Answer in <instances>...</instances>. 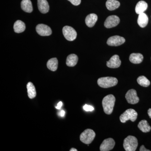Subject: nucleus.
I'll return each instance as SVG.
<instances>
[{
    "mask_svg": "<svg viewBox=\"0 0 151 151\" xmlns=\"http://www.w3.org/2000/svg\"><path fill=\"white\" fill-rule=\"evenodd\" d=\"M78 61V57L76 55L71 54L67 57L66 63L69 67H73L76 65Z\"/></svg>",
    "mask_w": 151,
    "mask_h": 151,
    "instance_id": "18",
    "label": "nucleus"
},
{
    "mask_svg": "<svg viewBox=\"0 0 151 151\" xmlns=\"http://www.w3.org/2000/svg\"><path fill=\"white\" fill-rule=\"evenodd\" d=\"M118 79L113 77H102L97 80L98 85L103 88H110L116 86L118 84Z\"/></svg>",
    "mask_w": 151,
    "mask_h": 151,
    "instance_id": "2",
    "label": "nucleus"
},
{
    "mask_svg": "<svg viewBox=\"0 0 151 151\" xmlns=\"http://www.w3.org/2000/svg\"><path fill=\"white\" fill-rule=\"evenodd\" d=\"M124 147L126 151H135L138 147L137 139L135 137L129 136L124 139Z\"/></svg>",
    "mask_w": 151,
    "mask_h": 151,
    "instance_id": "3",
    "label": "nucleus"
},
{
    "mask_svg": "<svg viewBox=\"0 0 151 151\" xmlns=\"http://www.w3.org/2000/svg\"><path fill=\"white\" fill-rule=\"evenodd\" d=\"M125 41L124 38L120 36H113L108 39L107 43L109 46H118L124 44Z\"/></svg>",
    "mask_w": 151,
    "mask_h": 151,
    "instance_id": "7",
    "label": "nucleus"
},
{
    "mask_svg": "<svg viewBox=\"0 0 151 151\" xmlns=\"http://www.w3.org/2000/svg\"><path fill=\"white\" fill-rule=\"evenodd\" d=\"M62 102H59V103H58V104L57 105V106L56 107H55V108H56V109H58V110H59V109H60V108H61V107H62Z\"/></svg>",
    "mask_w": 151,
    "mask_h": 151,
    "instance_id": "29",
    "label": "nucleus"
},
{
    "mask_svg": "<svg viewBox=\"0 0 151 151\" xmlns=\"http://www.w3.org/2000/svg\"><path fill=\"white\" fill-rule=\"evenodd\" d=\"M147 4L145 1H141L137 4L135 8V12L136 13L139 14L144 13L147 9Z\"/></svg>",
    "mask_w": 151,
    "mask_h": 151,
    "instance_id": "17",
    "label": "nucleus"
},
{
    "mask_svg": "<svg viewBox=\"0 0 151 151\" xmlns=\"http://www.w3.org/2000/svg\"><path fill=\"white\" fill-rule=\"evenodd\" d=\"M26 26L24 23L21 20H17L15 22L14 29L15 32L20 33L23 32L25 30Z\"/></svg>",
    "mask_w": 151,
    "mask_h": 151,
    "instance_id": "20",
    "label": "nucleus"
},
{
    "mask_svg": "<svg viewBox=\"0 0 151 151\" xmlns=\"http://www.w3.org/2000/svg\"><path fill=\"white\" fill-rule=\"evenodd\" d=\"M137 81L138 84L144 87H147L150 84V81L144 76H142L138 77Z\"/></svg>",
    "mask_w": 151,
    "mask_h": 151,
    "instance_id": "25",
    "label": "nucleus"
},
{
    "mask_svg": "<svg viewBox=\"0 0 151 151\" xmlns=\"http://www.w3.org/2000/svg\"><path fill=\"white\" fill-rule=\"evenodd\" d=\"M140 151H150V150H147L145 148V146L144 145H142L140 148L139 149Z\"/></svg>",
    "mask_w": 151,
    "mask_h": 151,
    "instance_id": "28",
    "label": "nucleus"
},
{
    "mask_svg": "<svg viewBox=\"0 0 151 151\" xmlns=\"http://www.w3.org/2000/svg\"><path fill=\"white\" fill-rule=\"evenodd\" d=\"M120 22V19L117 16H110L105 20L104 26L107 28H111L118 25Z\"/></svg>",
    "mask_w": 151,
    "mask_h": 151,
    "instance_id": "9",
    "label": "nucleus"
},
{
    "mask_svg": "<svg viewBox=\"0 0 151 151\" xmlns=\"http://www.w3.org/2000/svg\"><path fill=\"white\" fill-rule=\"evenodd\" d=\"M121 60L119 56L117 55H115L111 58L109 61H107V66L110 68H118L121 65Z\"/></svg>",
    "mask_w": 151,
    "mask_h": 151,
    "instance_id": "12",
    "label": "nucleus"
},
{
    "mask_svg": "<svg viewBox=\"0 0 151 151\" xmlns=\"http://www.w3.org/2000/svg\"><path fill=\"white\" fill-rule=\"evenodd\" d=\"M96 134L94 131L90 129H87L81 133L80 139L84 144L89 145L92 142Z\"/></svg>",
    "mask_w": 151,
    "mask_h": 151,
    "instance_id": "5",
    "label": "nucleus"
},
{
    "mask_svg": "<svg viewBox=\"0 0 151 151\" xmlns=\"http://www.w3.org/2000/svg\"><path fill=\"white\" fill-rule=\"evenodd\" d=\"M74 6H78L81 4V0H68Z\"/></svg>",
    "mask_w": 151,
    "mask_h": 151,
    "instance_id": "27",
    "label": "nucleus"
},
{
    "mask_svg": "<svg viewBox=\"0 0 151 151\" xmlns=\"http://www.w3.org/2000/svg\"><path fill=\"white\" fill-rule=\"evenodd\" d=\"M148 114L149 117L151 119V109L150 108L148 111Z\"/></svg>",
    "mask_w": 151,
    "mask_h": 151,
    "instance_id": "31",
    "label": "nucleus"
},
{
    "mask_svg": "<svg viewBox=\"0 0 151 151\" xmlns=\"http://www.w3.org/2000/svg\"><path fill=\"white\" fill-rule=\"evenodd\" d=\"M83 109L86 111H92L94 110V108L91 105H85L83 106Z\"/></svg>",
    "mask_w": 151,
    "mask_h": 151,
    "instance_id": "26",
    "label": "nucleus"
},
{
    "mask_svg": "<svg viewBox=\"0 0 151 151\" xmlns=\"http://www.w3.org/2000/svg\"><path fill=\"white\" fill-rule=\"evenodd\" d=\"M120 6V2L116 0H108L106 2V7L110 11L115 10Z\"/></svg>",
    "mask_w": 151,
    "mask_h": 151,
    "instance_id": "21",
    "label": "nucleus"
},
{
    "mask_svg": "<svg viewBox=\"0 0 151 151\" xmlns=\"http://www.w3.org/2000/svg\"><path fill=\"white\" fill-rule=\"evenodd\" d=\"M63 33L67 40L72 41L75 40L77 36V33L73 27L65 26L63 29Z\"/></svg>",
    "mask_w": 151,
    "mask_h": 151,
    "instance_id": "6",
    "label": "nucleus"
},
{
    "mask_svg": "<svg viewBox=\"0 0 151 151\" xmlns=\"http://www.w3.org/2000/svg\"><path fill=\"white\" fill-rule=\"evenodd\" d=\"M98 19V17L96 14H89L85 19V23L88 27H92L95 25Z\"/></svg>",
    "mask_w": 151,
    "mask_h": 151,
    "instance_id": "14",
    "label": "nucleus"
},
{
    "mask_svg": "<svg viewBox=\"0 0 151 151\" xmlns=\"http://www.w3.org/2000/svg\"><path fill=\"white\" fill-rule=\"evenodd\" d=\"M137 113L134 109H129L121 115L120 121L123 123H126L128 120L134 122L137 120Z\"/></svg>",
    "mask_w": 151,
    "mask_h": 151,
    "instance_id": "4",
    "label": "nucleus"
},
{
    "mask_svg": "<svg viewBox=\"0 0 151 151\" xmlns=\"http://www.w3.org/2000/svg\"><path fill=\"white\" fill-rule=\"evenodd\" d=\"M126 99L128 103L131 104H135L139 101V99L137 96V91L134 89L129 90L126 94Z\"/></svg>",
    "mask_w": 151,
    "mask_h": 151,
    "instance_id": "8",
    "label": "nucleus"
},
{
    "mask_svg": "<svg viewBox=\"0 0 151 151\" xmlns=\"http://www.w3.org/2000/svg\"><path fill=\"white\" fill-rule=\"evenodd\" d=\"M65 111H63V110H62V111L59 112V115L60 116H61V117H63V116H65Z\"/></svg>",
    "mask_w": 151,
    "mask_h": 151,
    "instance_id": "30",
    "label": "nucleus"
},
{
    "mask_svg": "<svg viewBox=\"0 0 151 151\" xmlns=\"http://www.w3.org/2000/svg\"><path fill=\"white\" fill-rule=\"evenodd\" d=\"M77 150L75 148H71L70 150V151H77Z\"/></svg>",
    "mask_w": 151,
    "mask_h": 151,
    "instance_id": "32",
    "label": "nucleus"
},
{
    "mask_svg": "<svg viewBox=\"0 0 151 151\" xmlns=\"http://www.w3.org/2000/svg\"><path fill=\"white\" fill-rule=\"evenodd\" d=\"M27 89L28 96L30 99H33L36 96L35 87L32 82H29L27 85Z\"/></svg>",
    "mask_w": 151,
    "mask_h": 151,
    "instance_id": "22",
    "label": "nucleus"
},
{
    "mask_svg": "<svg viewBox=\"0 0 151 151\" xmlns=\"http://www.w3.org/2000/svg\"><path fill=\"white\" fill-rule=\"evenodd\" d=\"M115 142L112 138L105 139L103 141L100 147L101 151H109L114 148Z\"/></svg>",
    "mask_w": 151,
    "mask_h": 151,
    "instance_id": "11",
    "label": "nucleus"
},
{
    "mask_svg": "<svg viewBox=\"0 0 151 151\" xmlns=\"http://www.w3.org/2000/svg\"><path fill=\"white\" fill-rule=\"evenodd\" d=\"M21 5L22 9L26 12L31 13L32 12V3L30 0H22Z\"/></svg>",
    "mask_w": 151,
    "mask_h": 151,
    "instance_id": "19",
    "label": "nucleus"
},
{
    "mask_svg": "<svg viewBox=\"0 0 151 151\" xmlns=\"http://www.w3.org/2000/svg\"><path fill=\"white\" fill-rule=\"evenodd\" d=\"M37 5L42 13L46 14L49 11V5L47 0H37Z\"/></svg>",
    "mask_w": 151,
    "mask_h": 151,
    "instance_id": "13",
    "label": "nucleus"
},
{
    "mask_svg": "<svg viewBox=\"0 0 151 151\" xmlns=\"http://www.w3.org/2000/svg\"><path fill=\"white\" fill-rule=\"evenodd\" d=\"M138 128L144 133L150 132L151 129L150 126L145 120H143L139 122L138 125Z\"/></svg>",
    "mask_w": 151,
    "mask_h": 151,
    "instance_id": "24",
    "label": "nucleus"
},
{
    "mask_svg": "<svg viewBox=\"0 0 151 151\" xmlns=\"http://www.w3.org/2000/svg\"><path fill=\"white\" fill-rule=\"evenodd\" d=\"M144 57L142 55L139 53H133L130 55L129 60L134 64H139L142 62Z\"/></svg>",
    "mask_w": 151,
    "mask_h": 151,
    "instance_id": "16",
    "label": "nucleus"
},
{
    "mask_svg": "<svg viewBox=\"0 0 151 151\" xmlns=\"http://www.w3.org/2000/svg\"><path fill=\"white\" fill-rule=\"evenodd\" d=\"M115 101L116 98L112 94L107 95L103 98L102 101V105L104 112L106 114L110 115L112 113Z\"/></svg>",
    "mask_w": 151,
    "mask_h": 151,
    "instance_id": "1",
    "label": "nucleus"
},
{
    "mask_svg": "<svg viewBox=\"0 0 151 151\" xmlns=\"http://www.w3.org/2000/svg\"><path fill=\"white\" fill-rule=\"evenodd\" d=\"M138 24L142 28L147 26L148 23V17L145 13L139 14L137 19Z\"/></svg>",
    "mask_w": 151,
    "mask_h": 151,
    "instance_id": "15",
    "label": "nucleus"
},
{
    "mask_svg": "<svg viewBox=\"0 0 151 151\" xmlns=\"http://www.w3.org/2000/svg\"><path fill=\"white\" fill-rule=\"evenodd\" d=\"M36 30L37 33L42 36H47L51 35L52 33L51 28L45 24H38L36 27Z\"/></svg>",
    "mask_w": 151,
    "mask_h": 151,
    "instance_id": "10",
    "label": "nucleus"
},
{
    "mask_svg": "<svg viewBox=\"0 0 151 151\" xmlns=\"http://www.w3.org/2000/svg\"><path fill=\"white\" fill-rule=\"evenodd\" d=\"M47 68L51 71H55L58 66V60L55 58H52L47 61Z\"/></svg>",
    "mask_w": 151,
    "mask_h": 151,
    "instance_id": "23",
    "label": "nucleus"
}]
</instances>
